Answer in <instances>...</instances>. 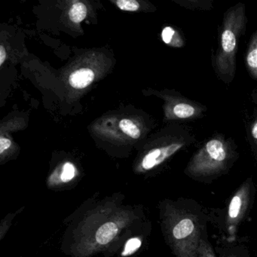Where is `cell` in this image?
<instances>
[{"instance_id":"cell-1","label":"cell","mask_w":257,"mask_h":257,"mask_svg":"<svg viewBox=\"0 0 257 257\" xmlns=\"http://www.w3.org/2000/svg\"><path fill=\"white\" fill-rule=\"evenodd\" d=\"M165 240L176 257H199L201 240L208 238V212L192 198L166 199L160 206Z\"/></svg>"},{"instance_id":"cell-2","label":"cell","mask_w":257,"mask_h":257,"mask_svg":"<svg viewBox=\"0 0 257 257\" xmlns=\"http://www.w3.org/2000/svg\"><path fill=\"white\" fill-rule=\"evenodd\" d=\"M238 159V148L234 140L223 134H214L193 153L184 174L198 183L211 184L228 174Z\"/></svg>"},{"instance_id":"cell-3","label":"cell","mask_w":257,"mask_h":257,"mask_svg":"<svg viewBox=\"0 0 257 257\" xmlns=\"http://www.w3.org/2000/svg\"><path fill=\"white\" fill-rule=\"evenodd\" d=\"M247 22L246 6L243 3L235 4L224 13L211 65L216 77L225 85H229L235 77L239 42L246 32Z\"/></svg>"},{"instance_id":"cell-4","label":"cell","mask_w":257,"mask_h":257,"mask_svg":"<svg viewBox=\"0 0 257 257\" xmlns=\"http://www.w3.org/2000/svg\"><path fill=\"white\" fill-rule=\"evenodd\" d=\"M130 213L124 210H103L95 213L82 225L76 249L80 255H87L103 249L117 238L130 222Z\"/></svg>"},{"instance_id":"cell-5","label":"cell","mask_w":257,"mask_h":257,"mask_svg":"<svg viewBox=\"0 0 257 257\" xmlns=\"http://www.w3.org/2000/svg\"><path fill=\"white\" fill-rule=\"evenodd\" d=\"M256 188L252 177H249L236 189L221 208L207 210L209 222L214 225L228 242L237 239V230L249 215L255 201Z\"/></svg>"},{"instance_id":"cell-6","label":"cell","mask_w":257,"mask_h":257,"mask_svg":"<svg viewBox=\"0 0 257 257\" xmlns=\"http://www.w3.org/2000/svg\"><path fill=\"white\" fill-rule=\"evenodd\" d=\"M168 115L178 121H194L204 116L207 111L205 105L183 97L180 93L168 96Z\"/></svg>"},{"instance_id":"cell-7","label":"cell","mask_w":257,"mask_h":257,"mask_svg":"<svg viewBox=\"0 0 257 257\" xmlns=\"http://www.w3.org/2000/svg\"><path fill=\"white\" fill-rule=\"evenodd\" d=\"M244 64L248 74L256 84L250 96L252 103L257 106V28L248 43L244 54Z\"/></svg>"},{"instance_id":"cell-8","label":"cell","mask_w":257,"mask_h":257,"mask_svg":"<svg viewBox=\"0 0 257 257\" xmlns=\"http://www.w3.org/2000/svg\"><path fill=\"white\" fill-rule=\"evenodd\" d=\"M241 240L228 242L220 237L214 247L217 257H251L249 248Z\"/></svg>"},{"instance_id":"cell-9","label":"cell","mask_w":257,"mask_h":257,"mask_svg":"<svg viewBox=\"0 0 257 257\" xmlns=\"http://www.w3.org/2000/svg\"><path fill=\"white\" fill-rule=\"evenodd\" d=\"M246 141L250 149L252 157L257 165V106L246 123Z\"/></svg>"},{"instance_id":"cell-10","label":"cell","mask_w":257,"mask_h":257,"mask_svg":"<svg viewBox=\"0 0 257 257\" xmlns=\"http://www.w3.org/2000/svg\"><path fill=\"white\" fill-rule=\"evenodd\" d=\"M94 73L88 68H82L72 73L69 78V82L73 88L82 89L86 88L93 82Z\"/></svg>"},{"instance_id":"cell-11","label":"cell","mask_w":257,"mask_h":257,"mask_svg":"<svg viewBox=\"0 0 257 257\" xmlns=\"http://www.w3.org/2000/svg\"><path fill=\"white\" fill-rule=\"evenodd\" d=\"M76 168L73 164L67 162L63 165L61 172L56 173L49 179V185H59L67 183L76 177Z\"/></svg>"},{"instance_id":"cell-12","label":"cell","mask_w":257,"mask_h":257,"mask_svg":"<svg viewBox=\"0 0 257 257\" xmlns=\"http://www.w3.org/2000/svg\"><path fill=\"white\" fill-rule=\"evenodd\" d=\"M177 4L192 11L209 12L214 8L213 0H179Z\"/></svg>"},{"instance_id":"cell-13","label":"cell","mask_w":257,"mask_h":257,"mask_svg":"<svg viewBox=\"0 0 257 257\" xmlns=\"http://www.w3.org/2000/svg\"><path fill=\"white\" fill-rule=\"evenodd\" d=\"M87 8L82 3L74 4L69 12L70 20L74 23H80L86 17Z\"/></svg>"},{"instance_id":"cell-14","label":"cell","mask_w":257,"mask_h":257,"mask_svg":"<svg viewBox=\"0 0 257 257\" xmlns=\"http://www.w3.org/2000/svg\"><path fill=\"white\" fill-rule=\"evenodd\" d=\"M120 128L126 135L133 139H138L141 136V131L138 126L129 119L121 120L119 123Z\"/></svg>"},{"instance_id":"cell-15","label":"cell","mask_w":257,"mask_h":257,"mask_svg":"<svg viewBox=\"0 0 257 257\" xmlns=\"http://www.w3.org/2000/svg\"><path fill=\"white\" fill-rule=\"evenodd\" d=\"M200 254L202 257H217L214 248L212 246L208 238H204L201 240Z\"/></svg>"},{"instance_id":"cell-16","label":"cell","mask_w":257,"mask_h":257,"mask_svg":"<svg viewBox=\"0 0 257 257\" xmlns=\"http://www.w3.org/2000/svg\"><path fill=\"white\" fill-rule=\"evenodd\" d=\"M141 246V240L138 237L130 239L124 246V249L122 252L123 256H128V255H132L134 252H136Z\"/></svg>"},{"instance_id":"cell-17","label":"cell","mask_w":257,"mask_h":257,"mask_svg":"<svg viewBox=\"0 0 257 257\" xmlns=\"http://www.w3.org/2000/svg\"><path fill=\"white\" fill-rule=\"evenodd\" d=\"M117 7L123 11L136 12L139 10V3L136 0H118L116 2Z\"/></svg>"},{"instance_id":"cell-18","label":"cell","mask_w":257,"mask_h":257,"mask_svg":"<svg viewBox=\"0 0 257 257\" xmlns=\"http://www.w3.org/2000/svg\"><path fill=\"white\" fill-rule=\"evenodd\" d=\"M177 35H178V34L175 30L173 29L171 27H167L162 31V40L166 44H171L172 43L173 39L174 38V36Z\"/></svg>"},{"instance_id":"cell-19","label":"cell","mask_w":257,"mask_h":257,"mask_svg":"<svg viewBox=\"0 0 257 257\" xmlns=\"http://www.w3.org/2000/svg\"><path fill=\"white\" fill-rule=\"evenodd\" d=\"M12 146V141L8 138H0V154L3 155Z\"/></svg>"},{"instance_id":"cell-20","label":"cell","mask_w":257,"mask_h":257,"mask_svg":"<svg viewBox=\"0 0 257 257\" xmlns=\"http://www.w3.org/2000/svg\"><path fill=\"white\" fill-rule=\"evenodd\" d=\"M7 59V51L4 46H0V66H2Z\"/></svg>"},{"instance_id":"cell-21","label":"cell","mask_w":257,"mask_h":257,"mask_svg":"<svg viewBox=\"0 0 257 257\" xmlns=\"http://www.w3.org/2000/svg\"><path fill=\"white\" fill-rule=\"evenodd\" d=\"M199 257H202V256H201V254H199Z\"/></svg>"}]
</instances>
